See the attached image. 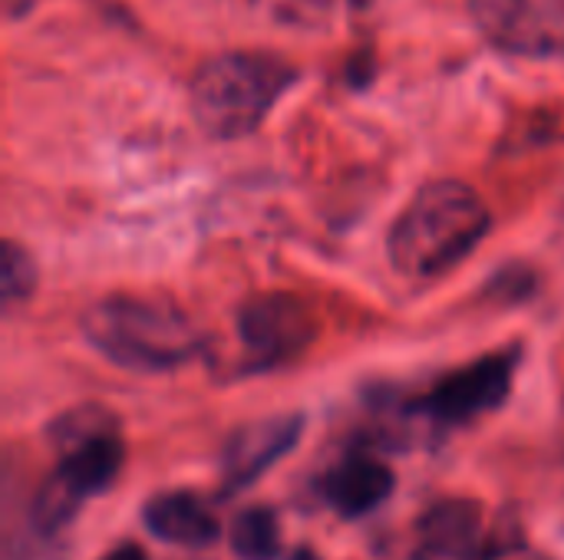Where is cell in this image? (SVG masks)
<instances>
[{
    "label": "cell",
    "instance_id": "1",
    "mask_svg": "<svg viewBox=\"0 0 564 560\" xmlns=\"http://www.w3.org/2000/svg\"><path fill=\"white\" fill-rule=\"evenodd\" d=\"M56 469L43 479L30 505V525L40 538L63 535L79 508L112 488L126 462L119 419L96 403H83L56 416L46 429Z\"/></svg>",
    "mask_w": 564,
    "mask_h": 560
},
{
    "label": "cell",
    "instance_id": "2",
    "mask_svg": "<svg viewBox=\"0 0 564 560\" xmlns=\"http://www.w3.org/2000/svg\"><path fill=\"white\" fill-rule=\"evenodd\" d=\"M489 231L479 191L456 178L423 185L390 228V264L413 281H433L466 261Z\"/></svg>",
    "mask_w": 564,
    "mask_h": 560
},
{
    "label": "cell",
    "instance_id": "3",
    "mask_svg": "<svg viewBox=\"0 0 564 560\" xmlns=\"http://www.w3.org/2000/svg\"><path fill=\"white\" fill-rule=\"evenodd\" d=\"M83 337L109 363L169 373L205 350L198 323L165 297H106L83 314Z\"/></svg>",
    "mask_w": 564,
    "mask_h": 560
},
{
    "label": "cell",
    "instance_id": "4",
    "mask_svg": "<svg viewBox=\"0 0 564 560\" xmlns=\"http://www.w3.org/2000/svg\"><path fill=\"white\" fill-rule=\"evenodd\" d=\"M519 366H522V350L509 347L463 370H453L449 376L433 383V389H426L423 396H410L400 403L393 399L380 413V436H383L380 442L390 449L406 442H423L496 413L509 399Z\"/></svg>",
    "mask_w": 564,
    "mask_h": 560
},
{
    "label": "cell",
    "instance_id": "5",
    "mask_svg": "<svg viewBox=\"0 0 564 560\" xmlns=\"http://www.w3.org/2000/svg\"><path fill=\"white\" fill-rule=\"evenodd\" d=\"M294 66L268 53H225L192 79V116L212 139L251 135L294 86Z\"/></svg>",
    "mask_w": 564,
    "mask_h": 560
},
{
    "label": "cell",
    "instance_id": "6",
    "mask_svg": "<svg viewBox=\"0 0 564 560\" xmlns=\"http://www.w3.org/2000/svg\"><path fill=\"white\" fill-rule=\"evenodd\" d=\"M235 330L248 370H274L311 347L317 320L311 307L291 294H258L241 304Z\"/></svg>",
    "mask_w": 564,
    "mask_h": 560
},
{
    "label": "cell",
    "instance_id": "7",
    "mask_svg": "<svg viewBox=\"0 0 564 560\" xmlns=\"http://www.w3.org/2000/svg\"><path fill=\"white\" fill-rule=\"evenodd\" d=\"M482 36L512 56H564V0H473Z\"/></svg>",
    "mask_w": 564,
    "mask_h": 560
},
{
    "label": "cell",
    "instance_id": "8",
    "mask_svg": "<svg viewBox=\"0 0 564 560\" xmlns=\"http://www.w3.org/2000/svg\"><path fill=\"white\" fill-rule=\"evenodd\" d=\"M393 488H397V475L373 452V446H350L314 479L317 502L347 521L367 518L377 508H383Z\"/></svg>",
    "mask_w": 564,
    "mask_h": 560
},
{
    "label": "cell",
    "instance_id": "9",
    "mask_svg": "<svg viewBox=\"0 0 564 560\" xmlns=\"http://www.w3.org/2000/svg\"><path fill=\"white\" fill-rule=\"evenodd\" d=\"M304 432V416L284 413L238 429L221 449V495H235L271 472Z\"/></svg>",
    "mask_w": 564,
    "mask_h": 560
},
{
    "label": "cell",
    "instance_id": "10",
    "mask_svg": "<svg viewBox=\"0 0 564 560\" xmlns=\"http://www.w3.org/2000/svg\"><path fill=\"white\" fill-rule=\"evenodd\" d=\"M499 538L489 531L482 505L469 498L436 502L420 518L416 560H492Z\"/></svg>",
    "mask_w": 564,
    "mask_h": 560
},
{
    "label": "cell",
    "instance_id": "11",
    "mask_svg": "<svg viewBox=\"0 0 564 560\" xmlns=\"http://www.w3.org/2000/svg\"><path fill=\"white\" fill-rule=\"evenodd\" d=\"M142 525L152 538L175 548H208L221 535L215 508L202 495L185 488L152 495L142 505Z\"/></svg>",
    "mask_w": 564,
    "mask_h": 560
},
{
    "label": "cell",
    "instance_id": "12",
    "mask_svg": "<svg viewBox=\"0 0 564 560\" xmlns=\"http://www.w3.org/2000/svg\"><path fill=\"white\" fill-rule=\"evenodd\" d=\"M231 554L238 560H274L281 554V521L268 505H248L231 525Z\"/></svg>",
    "mask_w": 564,
    "mask_h": 560
},
{
    "label": "cell",
    "instance_id": "13",
    "mask_svg": "<svg viewBox=\"0 0 564 560\" xmlns=\"http://www.w3.org/2000/svg\"><path fill=\"white\" fill-rule=\"evenodd\" d=\"M33 284H36L33 257L17 241H3V304L13 307L26 300L33 294Z\"/></svg>",
    "mask_w": 564,
    "mask_h": 560
},
{
    "label": "cell",
    "instance_id": "14",
    "mask_svg": "<svg viewBox=\"0 0 564 560\" xmlns=\"http://www.w3.org/2000/svg\"><path fill=\"white\" fill-rule=\"evenodd\" d=\"M99 560H149L145 558V551L139 548V545H119V548H112L106 558Z\"/></svg>",
    "mask_w": 564,
    "mask_h": 560
},
{
    "label": "cell",
    "instance_id": "15",
    "mask_svg": "<svg viewBox=\"0 0 564 560\" xmlns=\"http://www.w3.org/2000/svg\"><path fill=\"white\" fill-rule=\"evenodd\" d=\"M291 560H321L314 551H307V548H297L294 554H291Z\"/></svg>",
    "mask_w": 564,
    "mask_h": 560
}]
</instances>
